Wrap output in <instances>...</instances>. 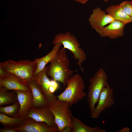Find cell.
<instances>
[{"mask_svg":"<svg viewBox=\"0 0 132 132\" xmlns=\"http://www.w3.org/2000/svg\"><path fill=\"white\" fill-rule=\"evenodd\" d=\"M13 128L17 132H59L58 127H52L45 122L37 121L29 118L23 125Z\"/></svg>","mask_w":132,"mask_h":132,"instance_id":"9","label":"cell"},{"mask_svg":"<svg viewBox=\"0 0 132 132\" xmlns=\"http://www.w3.org/2000/svg\"><path fill=\"white\" fill-rule=\"evenodd\" d=\"M20 107V104L18 100L9 106H0V112L11 117L19 118L18 114Z\"/></svg>","mask_w":132,"mask_h":132,"instance_id":"21","label":"cell"},{"mask_svg":"<svg viewBox=\"0 0 132 132\" xmlns=\"http://www.w3.org/2000/svg\"><path fill=\"white\" fill-rule=\"evenodd\" d=\"M46 66L43 70L35 74L34 79L39 85L45 98L50 103L58 98L49 91L50 80L46 74Z\"/></svg>","mask_w":132,"mask_h":132,"instance_id":"15","label":"cell"},{"mask_svg":"<svg viewBox=\"0 0 132 132\" xmlns=\"http://www.w3.org/2000/svg\"><path fill=\"white\" fill-rule=\"evenodd\" d=\"M76 1L78 2H79L84 4L85 3L88 1L89 0H75Z\"/></svg>","mask_w":132,"mask_h":132,"instance_id":"28","label":"cell"},{"mask_svg":"<svg viewBox=\"0 0 132 132\" xmlns=\"http://www.w3.org/2000/svg\"><path fill=\"white\" fill-rule=\"evenodd\" d=\"M69 63L66 49L63 47L58 51L50 64L46 66L47 75L62 83L64 87L66 86L68 80L74 72L69 69Z\"/></svg>","mask_w":132,"mask_h":132,"instance_id":"1","label":"cell"},{"mask_svg":"<svg viewBox=\"0 0 132 132\" xmlns=\"http://www.w3.org/2000/svg\"><path fill=\"white\" fill-rule=\"evenodd\" d=\"M56 81L53 79L50 80L49 90L50 92L52 93L53 94L58 88V85Z\"/></svg>","mask_w":132,"mask_h":132,"instance_id":"23","label":"cell"},{"mask_svg":"<svg viewBox=\"0 0 132 132\" xmlns=\"http://www.w3.org/2000/svg\"><path fill=\"white\" fill-rule=\"evenodd\" d=\"M130 131L129 129L127 127L124 128L118 131L117 132H129Z\"/></svg>","mask_w":132,"mask_h":132,"instance_id":"26","label":"cell"},{"mask_svg":"<svg viewBox=\"0 0 132 132\" xmlns=\"http://www.w3.org/2000/svg\"><path fill=\"white\" fill-rule=\"evenodd\" d=\"M125 25L121 22L114 20L107 26L96 31L101 37L115 39L123 35Z\"/></svg>","mask_w":132,"mask_h":132,"instance_id":"12","label":"cell"},{"mask_svg":"<svg viewBox=\"0 0 132 132\" xmlns=\"http://www.w3.org/2000/svg\"><path fill=\"white\" fill-rule=\"evenodd\" d=\"M69 103L58 99L49 103L47 108L53 114L59 132L65 127L72 129V116Z\"/></svg>","mask_w":132,"mask_h":132,"instance_id":"5","label":"cell"},{"mask_svg":"<svg viewBox=\"0 0 132 132\" xmlns=\"http://www.w3.org/2000/svg\"><path fill=\"white\" fill-rule=\"evenodd\" d=\"M130 2H131V3H132V0H131V1Z\"/></svg>","mask_w":132,"mask_h":132,"instance_id":"30","label":"cell"},{"mask_svg":"<svg viewBox=\"0 0 132 132\" xmlns=\"http://www.w3.org/2000/svg\"><path fill=\"white\" fill-rule=\"evenodd\" d=\"M16 93L20 104L18 115L19 118H26L32 104L33 96L31 91L13 90Z\"/></svg>","mask_w":132,"mask_h":132,"instance_id":"13","label":"cell"},{"mask_svg":"<svg viewBox=\"0 0 132 132\" xmlns=\"http://www.w3.org/2000/svg\"><path fill=\"white\" fill-rule=\"evenodd\" d=\"M120 5L126 13L132 18V4L131 2L125 1Z\"/></svg>","mask_w":132,"mask_h":132,"instance_id":"22","label":"cell"},{"mask_svg":"<svg viewBox=\"0 0 132 132\" xmlns=\"http://www.w3.org/2000/svg\"><path fill=\"white\" fill-rule=\"evenodd\" d=\"M113 94V90L108 84L103 88L99 96L97 105L90 111L92 118H99L104 110L114 105Z\"/></svg>","mask_w":132,"mask_h":132,"instance_id":"7","label":"cell"},{"mask_svg":"<svg viewBox=\"0 0 132 132\" xmlns=\"http://www.w3.org/2000/svg\"><path fill=\"white\" fill-rule=\"evenodd\" d=\"M72 129L71 132H105V131L98 127H90L72 116Z\"/></svg>","mask_w":132,"mask_h":132,"instance_id":"19","label":"cell"},{"mask_svg":"<svg viewBox=\"0 0 132 132\" xmlns=\"http://www.w3.org/2000/svg\"><path fill=\"white\" fill-rule=\"evenodd\" d=\"M106 11L114 20L121 22L125 25L132 22V18L126 13L120 4L110 6Z\"/></svg>","mask_w":132,"mask_h":132,"instance_id":"16","label":"cell"},{"mask_svg":"<svg viewBox=\"0 0 132 132\" xmlns=\"http://www.w3.org/2000/svg\"><path fill=\"white\" fill-rule=\"evenodd\" d=\"M65 90L57 96L58 99L67 101L70 107L77 103L87 96L84 91V82L78 73L72 75L68 80Z\"/></svg>","mask_w":132,"mask_h":132,"instance_id":"3","label":"cell"},{"mask_svg":"<svg viewBox=\"0 0 132 132\" xmlns=\"http://www.w3.org/2000/svg\"><path fill=\"white\" fill-rule=\"evenodd\" d=\"M72 128L69 126L65 127L62 130V132H71Z\"/></svg>","mask_w":132,"mask_h":132,"instance_id":"25","label":"cell"},{"mask_svg":"<svg viewBox=\"0 0 132 132\" xmlns=\"http://www.w3.org/2000/svg\"><path fill=\"white\" fill-rule=\"evenodd\" d=\"M28 118H14L0 113V122L4 127L14 128L23 125Z\"/></svg>","mask_w":132,"mask_h":132,"instance_id":"18","label":"cell"},{"mask_svg":"<svg viewBox=\"0 0 132 132\" xmlns=\"http://www.w3.org/2000/svg\"><path fill=\"white\" fill-rule=\"evenodd\" d=\"M31 88L33 96L32 107L47 108L49 103L45 98L39 84L34 79L27 82Z\"/></svg>","mask_w":132,"mask_h":132,"instance_id":"14","label":"cell"},{"mask_svg":"<svg viewBox=\"0 0 132 132\" xmlns=\"http://www.w3.org/2000/svg\"><path fill=\"white\" fill-rule=\"evenodd\" d=\"M37 66L36 59L33 61L9 59L0 63V67L6 73L13 74L27 83L34 79Z\"/></svg>","mask_w":132,"mask_h":132,"instance_id":"2","label":"cell"},{"mask_svg":"<svg viewBox=\"0 0 132 132\" xmlns=\"http://www.w3.org/2000/svg\"><path fill=\"white\" fill-rule=\"evenodd\" d=\"M6 73L0 67V76L4 75Z\"/></svg>","mask_w":132,"mask_h":132,"instance_id":"27","label":"cell"},{"mask_svg":"<svg viewBox=\"0 0 132 132\" xmlns=\"http://www.w3.org/2000/svg\"><path fill=\"white\" fill-rule=\"evenodd\" d=\"M104 0L105 2H107L109 0Z\"/></svg>","mask_w":132,"mask_h":132,"instance_id":"29","label":"cell"},{"mask_svg":"<svg viewBox=\"0 0 132 132\" xmlns=\"http://www.w3.org/2000/svg\"><path fill=\"white\" fill-rule=\"evenodd\" d=\"M27 117L32 118L37 121L45 122L52 127H58L53 114L47 108L31 107Z\"/></svg>","mask_w":132,"mask_h":132,"instance_id":"10","label":"cell"},{"mask_svg":"<svg viewBox=\"0 0 132 132\" xmlns=\"http://www.w3.org/2000/svg\"><path fill=\"white\" fill-rule=\"evenodd\" d=\"M0 88L7 90L31 91L27 82L16 75L6 73L0 76Z\"/></svg>","mask_w":132,"mask_h":132,"instance_id":"8","label":"cell"},{"mask_svg":"<svg viewBox=\"0 0 132 132\" xmlns=\"http://www.w3.org/2000/svg\"><path fill=\"white\" fill-rule=\"evenodd\" d=\"M62 45L60 43L55 44L52 50L47 55L41 58L36 59L37 61V66L35 74L43 70L46 65L53 59Z\"/></svg>","mask_w":132,"mask_h":132,"instance_id":"17","label":"cell"},{"mask_svg":"<svg viewBox=\"0 0 132 132\" xmlns=\"http://www.w3.org/2000/svg\"><path fill=\"white\" fill-rule=\"evenodd\" d=\"M106 11L99 7L93 9L88 20L92 28L95 31L110 24L114 20Z\"/></svg>","mask_w":132,"mask_h":132,"instance_id":"11","label":"cell"},{"mask_svg":"<svg viewBox=\"0 0 132 132\" xmlns=\"http://www.w3.org/2000/svg\"><path fill=\"white\" fill-rule=\"evenodd\" d=\"M17 95L13 92H10L0 88V106L13 104L17 101Z\"/></svg>","mask_w":132,"mask_h":132,"instance_id":"20","label":"cell"},{"mask_svg":"<svg viewBox=\"0 0 132 132\" xmlns=\"http://www.w3.org/2000/svg\"><path fill=\"white\" fill-rule=\"evenodd\" d=\"M0 132H17L13 128L4 127L0 129Z\"/></svg>","mask_w":132,"mask_h":132,"instance_id":"24","label":"cell"},{"mask_svg":"<svg viewBox=\"0 0 132 132\" xmlns=\"http://www.w3.org/2000/svg\"><path fill=\"white\" fill-rule=\"evenodd\" d=\"M108 80L106 73L102 68L99 69L90 79L87 100L90 111L95 108L103 88L108 84Z\"/></svg>","mask_w":132,"mask_h":132,"instance_id":"6","label":"cell"},{"mask_svg":"<svg viewBox=\"0 0 132 132\" xmlns=\"http://www.w3.org/2000/svg\"><path fill=\"white\" fill-rule=\"evenodd\" d=\"M59 43L62 44L63 48L71 51L74 58L78 60L76 64L83 72L84 69L82 64L86 60L87 56L84 50L80 48V44L76 37L69 32L61 33L55 35L52 43L55 45Z\"/></svg>","mask_w":132,"mask_h":132,"instance_id":"4","label":"cell"}]
</instances>
